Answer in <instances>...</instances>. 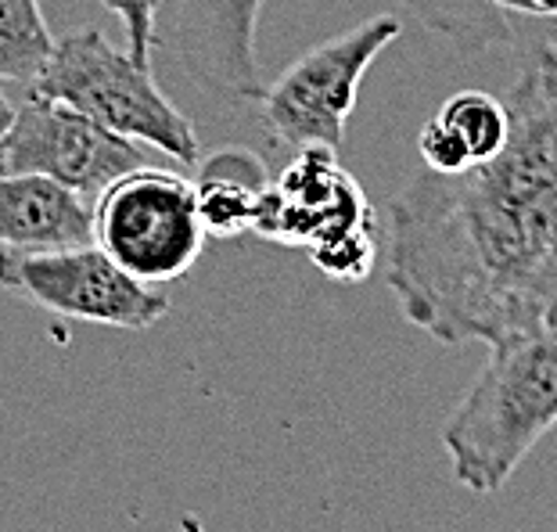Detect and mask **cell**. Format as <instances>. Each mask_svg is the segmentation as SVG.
Returning <instances> with one entry per match:
<instances>
[{
    "mask_svg": "<svg viewBox=\"0 0 557 532\" xmlns=\"http://www.w3.org/2000/svg\"><path fill=\"white\" fill-rule=\"evenodd\" d=\"M94 242L145 285L184 277L206 248L195 184L156 165L115 176L94 202Z\"/></svg>",
    "mask_w": 557,
    "mask_h": 532,
    "instance_id": "obj_5",
    "label": "cell"
},
{
    "mask_svg": "<svg viewBox=\"0 0 557 532\" xmlns=\"http://www.w3.org/2000/svg\"><path fill=\"white\" fill-rule=\"evenodd\" d=\"M137 165H145L140 145L44 94H29L0 137V173H37L83 198H98L104 184Z\"/></svg>",
    "mask_w": 557,
    "mask_h": 532,
    "instance_id": "obj_8",
    "label": "cell"
},
{
    "mask_svg": "<svg viewBox=\"0 0 557 532\" xmlns=\"http://www.w3.org/2000/svg\"><path fill=\"white\" fill-rule=\"evenodd\" d=\"M11 120H15V109H11L8 98L0 94V137H4V129L11 126Z\"/></svg>",
    "mask_w": 557,
    "mask_h": 532,
    "instance_id": "obj_16",
    "label": "cell"
},
{
    "mask_svg": "<svg viewBox=\"0 0 557 532\" xmlns=\"http://www.w3.org/2000/svg\"><path fill=\"white\" fill-rule=\"evenodd\" d=\"M399 33L403 22L396 15H374L317 44L292 69H284L274 87L259 94L270 140L292 151H342L360 83Z\"/></svg>",
    "mask_w": 557,
    "mask_h": 532,
    "instance_id": "obj_6",
    "label": "cell"
},
{
    "mask_svg": "<svg viewBox=\"0 0 557 532\" xmlns=\"http://www.w3.org/2000/svg\"><path fill=\"white\" fill-rule=\"evenodd\" d=\"M557 424V299L490 342V360L443 424L454 479L475 496L504 490Z\"/></svg>",
    "mask_w": 557,
    "mask_h": 532,
    "instance_id": "obj_2",
    "label": "cell"
},
{
    "mask_svg": "<svg viewBox=\"0 0 557 532\" xmlns=\"http://www.w3.org/2000/svg\"><path fill=\"white\" fill-rule=\"evenodd\" d=\"M518 62L500 156L468 173L424 170L388 202L385 285L446 346H490L557 299V47Z\"/></svg>",
    "mask_w": 557,
    "mask_h": 532,
    "instance_id": "obj_1",
    "label": "cell"
},
{
    "mask_svg": "<svg viewBox=\"0 0 557 532\" xmlns=\"http://www.w3.org/2000/svg\"><path fill=\"white\" fill-rule=\"evenodd\" d=\"M94 238V206L37 173H0V248H65Z\"/></svg>",
    "mask_w": 557,
    "mask_h": 532,
    "instance_id": "obj_11",
    "label": "cell"
},
{
    "mask_svg": "<svg viewBox=\"0 0 557 532\" xmlns=\"http://www.w3.org/2000/svg\"><path fill=\"white\" fill-rule=\"evenodd\" d=\"M424 29L465 51L507 47L518 58L557 47V0H399Z\"/></svg>",
    "mask_w": 557,
    "mask_h": 532,
    "instance_id": "obj_10",
    "label": "cell"
},
{
    "mask_svg": "<svg viewBox=\"0 0 557 532\" xmlns=\"http://www.w3.org/2000/svg\"><path fill=\"white\" fill-rule=\"evenodd\" d=\"M0 288L40 310L104 327L145 331L170 313V299L137 281L101 245L0 248Z\"/></svg>",
    "mask_w": 557,
    "mask_h": 532,
    "instance_id": "obj_7",
    "label": "cell"
},
{
    "mask_svg": "<svg viewBox=\"0 0 557 532\" xmlns=\"http://www.w3.org/2000/svg\"><path fill=\"white\" fill-rule=\"evenodd\" d=\"M126 29L129 54L140 62H151V47H156V18L162 0H101Z\"/></svg>",
    "mask_w": 557,
    "mask_h": 532,
    "instance_id": "obj_15",
    "label": "cell"
},
{
    "mask_svg": "<svg viewBox=\"0 0 557 532\" xmlns=\"http://www.w3.org/2000/svg\"><path fill=\"white\" fill-rule=\"evenodd\" d=\"M256 238L306 248L331 281L360 285L377 259V216L338 151L302 148L267 184Z\"/></svg>",
    "mask_w": 557,
    "mask_h": 532,
    "instance_id": "obj_3",
    "label": "cell"
},
{
    "mask_svg": "<svg viewBox=\"0 0 557 532\" xmlns=\"http://www.w3.org/2000/svg\"><path fill=\"white\" fill-rule=\"evenodd\" d=\"M33 94L73 104L112 134L159 148L184 165L201 162L195 129L162 94L151 62L112 47L101 29H73L54 40L51 62L33 83Z\"/></svg>",
    "mask_w": 557,
    "mask_h": 532,
    "instance_id": "obj_4",
    "label": "cell"
},
{
    "mask_svg": "<svg viewBox=\"0 0 557 532\" xmlns=\"http://www.w3.org/2000/svg\"><path fill=\"white\" fill-rule=\"evenodd\" d=\"M51 51L54 37L40 0H0V79L33 87L51 62Z\"/></svg>",
    "mask_w": 557,
    "mask_h": 532,
    "instance_id": "obj_14",
    "label": "cell"
},
{
    "mask_svg": "<svg viewBox=\"0 0 557 532\" xmlns=\"http://www.w3.org/2000/svg\"><path fill=\"white\" fill-rule=\"evenodd\" d=\"M267 0H176L173 51L184 73L220 98L259 101L256 29Z\"/></svg>",
    "mask_w": 557,
    "mask_h": 532,
    "instance_id": "obj_9",
    "label": "cell"
},
{
    "mask_svg": "<svg viewBox=\"0 0 557 532\" xmlns=\"http://www.w3.org/2000/svg\"><path fill=\"white\" fill-rule=\"evenodd\" d=\"M201 181L195 184L198 216L206 238H242L252 234L259 202L267 191L263 159L248 148H223L201 159Z\"/></svg>",
    "mask_w": 557,
    "mask_h": 532,
    "instance_id": "obj_13",
    "label": "cell"
},
{
    "mask_svg": "<svg viewBox=\"0 0 557 532\" xmlns=\"http://www.w3.org/2000/svg\"><path fill=\"white\" fill-rule=\"evenodd\" d=\"M507 134H511L507 101L485 90H460L421 126L418 148L424 170L449 176L496 159L507 145Z\"/></svg>",
    "mask_w": 557,
    "mask_h": 532,
    "instance_id": "obj_12",
    "label": "cell"
}]
</instances>
